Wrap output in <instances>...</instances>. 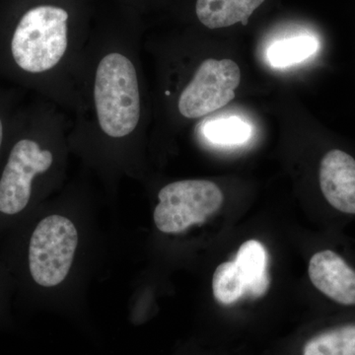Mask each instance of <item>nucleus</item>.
Instances as JSON below:
<instances>
[{
	"label": "nucleus",
	"instance_id": "7ed1b4c3",
	"mask_svg": "<svg viewBox=\"0 0 355 355\" xmlns=\"http://www.w3.org/2000/svg\"><path fill=\"white\" fill-rule=\"evenodd\" d=\"M154 209L156 227L167 234L184 232L200 224L220 209L224 196L207 180H184L166 184L158 193Z\"/></svg>",
	"mask_w": 355,
	"mask_h": 355
},
{
	"label": "nucleus",
	"instance_id": "6e6552de",
	"mask_svg": "<svg viewBox=\"0 0 355 355\" xmlns=\"http://www.w3.org/2000/svg\"><path fill=\"white\" fill-rule=\"evenodd\" d=\"M265 0H197L198 21L209 29H220L242 23L246 25L252 14Z\"/></svg>",
	"mask_w": 355,
	"mask_h": 355
},
{
	"label": "nucleus",
	"instance_id": "ddd939ff",
	"mask_svg": "<svg viewBox=\"0 0 355 355\" xmlns=\"http://www.w3.org/2000/svg\"><path fill=\"white\" fill-rule=\"evenodd\" d=\"M234 263L245 280V286L268 275L266 252L263 244L256 240H249L240 247Z\"/></svg>",
	"mask_w": 355,
	"mask_h": 355
},
{
	"label": "nucleus",
	"instance_id": "f03ea898",
	"mask_svg": "<svg viewBox=\"0 0 355 355\" xmlns=\"http://www.w3.org/2000/svg\"><path fill=\"white\" fill-rule=\"evenodd\" d=\"M69 127L67 112L46 100L34 128L11 147L0 178V212L12 216L27 207L35 179L53 169L58 153L69 146Z\"/></svg>",
	"mask_w": 355,
	"mask_h": 355
},
{
	"label": "nucleus",
	"instance_id": "9b49d317",
	"mask_svg": "<svg viewBox=\"0 0 355 355\" xmlns=\"http://www.w3.org/2000/svg\"><path fill=\"white\" fill-rule=\"evenodd\" d=\"M214 295L219 303L230 305L244 295L245 280L234 261L217 266L212 279Z\"/></svg>",
	"mask_w": 355,
	"mask_h": 355
},
{
	"label": "nucleus",
	"instance_id": "f257e3e1",
	"mask_svg": "<svg viewBox=\"0 0 355 355\" xmlns=\"http://www.w3.org/2000/svg\"><path fill=\"white\" fill-rule=\"evenodd\" d=\"M69 146L93 153H135L146 135L147 101L135 37L89 40L76 76Z\"/></svg>",
	"mask_w": 355,
	"mask_h": 355
},
{
	"label": "nucleus",
	"instance_id": "39448f33",
	"mask_svg": "<svg viewBox=\"0 0 355 355\" xmlns=\"http://www.w3.org/2000/svg\"><path fill=\"white\" fill-rule=\"evenodd\" d=\"M77 243L76 226L67 217L53 214L40 222L29 246L30 272L39 286L53 287L64 282Z\"/></svg>",
	"mask_w": 355,
	"mask_h": 355
},
{
	"label": "nucleus",
	"instance_id": "1a4fd4ad",
	"mask_svg": "<svg viewBox=\"0 0 355 355\" xmlns=\"http://www.w3.org/2000/svg\"><path fill=\"white\" fill-rule=\"evenodd\" d=\"M302 355H355V324L322 331L311 338Z\"/></svg>",
	"mask_w": 355,
	"mask_h": 355
},
{
	"label": "nucleus",
	"instance_id": "2eb2a0df",
	"mask_svg": "<svg viewBox=\"0 0 355 355\" xmlns=\"http://www.w3.org/2000/svg\"><path fill=\"white\" fill-rule=\"evenodd\" d=\"M4 137H6V123H4L2 116H0V150L3 146Z\"/></svg>",
	"mask_w": 355,
	"mask_h": 355
},
{
	"label": "nucleus",
	"instance_id": "423d86ee",
	"mask_svg": "<svg viewBox=\"0 0 355 355\" xmlns=\"http://www.w3.org/2000/svg\"><path fill=\"white\" fill-rule=\"evenodd\" d=\"M320 187L331 207L355 214V160L345 151H329L320 165Z\"/></svg>",
	"mask_w": 355,
	"mask_h": 355
},
{
	"label": "nucleus",
	"instance_id": "20e7f679",
	"mask_svg": "<svg viewBox=\"0 0 355 355\" xmlns=\"http://www.w3.org/2000/svg\"><path fill=\"white\" fill-rule=\"evenodd\" d=\"M240 81L241 70L233 60H202L178 94V114L184 120L209 116L234 99Z\"/></svg>",
	"mask_w": 355,
	"mask_h": 355
},
{
	"label": "nucleus",
	"instance_id": "0eeeda50",
	"mask_svg": "<svg viewBox=\"0 0 355 355\" xmlns=\"http://www.w3.org/2000/svg\"><path fill=\"white\" fill-rule=\"evenodd\" d=\"M308 273L313 286L331 300L355 305V270L335 252L326 250L315 254Z\"/></svg>",
	"mask_w": 355,
	"mask_h": 355
},
{
	"label": "nucleus",
	"instance_id": "4468645a",
	"mask_svg": "<svg viewBox=\"0 0 355 355\" xmlns=\"http://www.w3.org/2000/svg\"><path fill=\"white\" fill-rule=\"evenodd\" d=\"M270 287V277L268 275L261 277V279L256 280L252 284H246L245 286V295L250 296V297L258 298L263 296Z\"/></svg>",
	"mask_w": 355,
	"mask_h": 355
},
{
	"label": "nucleus",
	"instance_id": "f8f14e48",
	"mask_svg": "<svg viewBox=\"0 0 355 355\" xmlns=\"http://www.w3.org/2000/svg\"><path fill=\"white\" fill-rule=\"evenodd\" d=\"M202 133L212 144L235 146L251 137L252 128L244 121L232 116L207 121L202 127Z\"/></svg>",
	"mask_w": 355,
	"mask_h": 355
},
{
	"label": "nucleus",
	"instance_id": "9d476101",
	"mask_svg": "<svg viewBox=\"0 0 355 355\" xmlns=\"http://www.w3.org/2000/svg\"><path fill=\"white\" fill-rule=\"evenodd\" d=\"M319 41L312 36H298L275 42L268 51V60L273 67H291L314 55L319 50Z\"/></svg>",
	"mask_w": 355,
	"mask_h": 355
}]
</instances>
